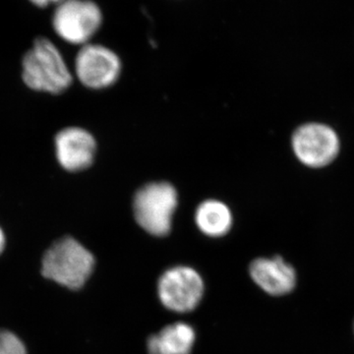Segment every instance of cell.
<instances>
[{
    "instance_id": "8fae6325",
    "label": "cell",
    "mask_w": 354,
    "mask_h": 354,
    "mask_svg": "<svg viewBox=\"0 0 354 354\" xmlns=\"http://www.w3.org/2000/svg\"><path fill=\"white\" fill-rule=\"evenodd\" d=\"M232 214L225 203L206 200L198 206L195 223L203 234L211 237L223 236L232 225Z\"/></svg>"
},
{
    "instance_id": "8992f818",
    "label": "cell",
    "mask_w": 354,
    "mask_h": 354,
    "mask_svg": "<svg viewBox=\"0 0 354 354\" xmlns=\"http://www.w3.org/2000/svg\"><path fill=\"white\" fill-rule=\"evenodd\" d=\"M204 293V283L197 271L178 266L167 270L158 283V295L165 308L187 313L200 304Z\"/></svg>"
},
{
    "instance_id": "9c48e42d",
    "label": "cell",
    "mask_w": 354,
    "mask_h": 354,
    "mask_svg": "<svg viewBox=\"0 0 354 354\" xmlns=\"http://www.w3.org/2000/svg\"><path fill=\"white\" fill-rule=\"evenodd\" d=\"M250 276L263 290L274 297L290 292L297 283L295 269L278 256L254 260Z\"/></svg>"
},
{
    "instance_id": "ba28073f",
    "label": "cell",
    "mask_w": 354,
    "mask_h": 354,
    "mask_svg": "<svg viewBox=\"0 0 354 354\" xmlns=\"http://www.w3.org/2000/svg\"><path fill=\"white\" fill-rule=\"evenodd\" d=\"M97 141L92 133L79 127L62 128L55 136V153L58 165L68 172H80L94 162Z\"/></svg>"
},
{
    "instance_id": "5b68a950",
    "label": "cell",
    "mask_w": 354,
    "mask_h": 354,
    "mask_svg": "<svg viewBox=\"0 0 354 354\" xmlns=\"http://www.w3.org/2000/svg\"><path fill=\"white\" fill-rule=\"evenodd\" d=\"M121 68L120 57L102 44L88 43L81 46L74 60V76L91 90L111 87L118 82Z\"/></svg>"
},
{
    "instance_id": "5bb4252c",
    "label": "cell",
    "mask_w": 354,
    "mask_h": 354,
    "mask_svg": "<svg viewBox=\"0 0 354 354\" xmlns=\"http://www.w3.org/2000/svg\"><path fill=\"white\" fill-rule=\"evenodd\" d=\"M6 234H4L3 230L0 227V254L3 252L4 248H6Z\"/></svg>"
},
{
    "instance_id": "30bf717a",
    "label": "cell",
    "mask_w": 354,
    "mask_h": 354,
    "mask_svg": "<svg viewBox=\"0 0 354 354\" xmlns=\"http://www.w3.org/2000/svg\"><path fill=\"white\" fill-rule=\"evenodd\" d=\"M194 329L177 322L167 326L148 339L149 354H190L195 342Z\"/></svg>"
},
{
    "instance_id": "7c38bea8",
    "label": "cell",
    "mask_w": 354,
    "mask_h": 354,
    "mask_svg": "<svg viewBox=\"0 0 354 354\" xmlns=\"http://www.w3.org/2000/svg\"><path fill=\"white\" fill-rule=\"evenodd\" d=\"M0 354H27V351L17 335L0 330Z\"/></svg>"
},
{
    "instance_id": "6da1fadb",
    "label": "cell",
    "mask_w": 354,
    "mask_h": 354,
    "mask_svg": "<svg viewBox=\"0 0 354 354\" xmlns=\"http://www.w3.org/2000/svg\"><path fill=\"white\" fill-rule=\"evenodd\" d=\"M73 79L64 55L50 39H37L23 57L22 80L35 92L62 94Z\"/></svg>"
},
{
    "instance_id": "277c9868",
    "label": "cell",
    "mask_w": 354,
    "mask_h": 354,
    "mask_svg": "<svg viewBox=\"0 0 354 354\" xmlns=\"http://www.w3.org/2000/svg\"><path fill=\"white\" fill-rule=\"evenodd\" d=\"M102 24L101 8L92 0H62L55 6L51 18L58 38L74 46L91 43Z\"/></svg>"
},
{
    "instance_id": "52a82bcc",
    "label": "cell",
    "mask_w": 354,
    "mask_h": 354,
    "mask_svg": "<svg viewBox=\"0 0 354 354\" xmlns=\"http://www.w3.org/2000/svg\"><path fill=\"white\" fill-rule=\"evenodd\" d=\"M291 144L298 160L313 169L330 165L339 152L337 133L322 123H306L298 127Z\"/></svg>"
},
{
    "instance_id": "7a4b0ae2",
    "label": "cell",
    "mask_w": 354,
    "mask_h": 354,
    "mask_svg": "<svg viewBox=\"0 0 354 354\" xmlns=\"http://www.w3.org/2000/svg\"><path fill=\"white\" fill-rule=\"evenodd\" d=\"M94 267L93 254L73 237L65 236L44 253L41 274L70 290H78L90 278Z\"/></svg>"
},
{
    "instance_id": "3957f363",
    "label": "cell",
    "mask_w": 354,
    "mask_h": 354,
    "mask_svg": "<svg viewBox=\"0 0 354 354\" xmlns=\"http://www.w3.org/2000/svg\"><path fill=\"white\" fill-rule=\"evenodd\" d=\"M178 195L171 183L147 184L137 191L133 201L134 216L140 227L155 236H165L171 230Z\"/></svg>"
},
{
    "instance_id": "4fadbf2b",
    "label": "cell",
    "mask_w": 354,
    "mask_h": 354,
    "mask_svg": "<svg viewBox=\"0 0 354 354\" xmlns=\"http://www.w3.org/2000/svg\"><path fill=\"white\" fill-rule=\"evenodd\" d=\"M35 6L39 8H46V7L55 6L62 1V0H29Z\"/></svg>"
}]
</instances>
